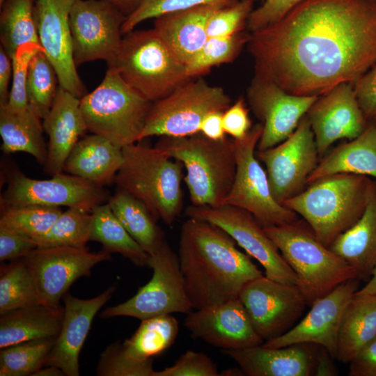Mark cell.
<instances>
[{
	"instance_id": "1",
	"label": "cell",
	"mask_w": 376,
	"mask_h": 376,
	"mask_svg": "<svg viewBox=\"0 0 376 376\" xmlns=\"http://www.w3.org/2000/svg\"><path fill=\"white\" fill-rule=\"evenodd\" d=\"M247 42L255 76L320 97L376 64V0H304Z\"/></svg>"
},
{
	"instance_id": "2",
	"label": "cell",
	"mask_w": 376,
	"mask_h": 376,
	"mask_svg": "<svg viewBox=\"0 0 376 376\" xmlns=\"http://www.w3.org/2000/svg\"><path fill=\"white\" fill-rule=\"evenodd\" d=\"M236 244L225 231L206 221L188 217L182 224L178 256L193 308L237 299L247 283L263 276Z\"/></svg>"
},
{
	"instance_id": "3",
	"label": "cell",
	"mask_w": 376,
	"mask_h": 376,
	"mask_svg": "<svg viewBox=\"0 0 376 376\" xmlns=\"http://www.w3.org/2000/svg\"><path fill=\"white\" fill-rule=\"evenodd\" d=\"M376 181L352 173L320 178L283 205L300 215L329 247L363 214Z\"/></svg>"
},
{
	"instance_id": "4",
	"label": "cell",
	"mask_w": 376,
	"mask_h": 376,
	"mask_svg": "<svg viewBox=\"0 0 376 376\" xmlns=\"http://www.w3.org/2000/svg\"><path fill=\"white\" fill-rule=\"evenodd\" d=\"M156 147L185 167L191 205L224 204L236 171L233 139L214 141L199 132L181 137L161 136Z\"/></svg>"
},
{
	"instance_id": "5",
	"label": "cell",
	"mask_w": 376,
	"mask_h": 376,
	"mask_svg": "<svg viewBox=\"0 0 376 376\" xmlns=\"http://www.w3.org/2000/svg\"><path fill=\"white\" fill-rule=\"evenodd\" d=\"M137 143L122 148L123 162L114 182L141 201L157 220L171 225L183 205L182 165L156 146Z\"/></svg>"
},
{
	"instance_id": "6",
	"label": "cell",
	"mask_w": 376,
	"mask_h": 376,
	"mask_svg": "<svg viewBox=\"0 0 376 376\" xmlns=\"http://www.w3.org/2000/svg\"><path fill=\"white\" fill-rule=\"evenodd\" d=\"M107 62L109 69L151 102L166 97L191 79L186 65L154 29L125 34L118 50Z\"/></svg>"
},
{
	"instance_id": "7",
	"label": "cell",
	"mask_w": 376,
	"mask_h": 376,
	"mask_svg": "<svg viewBox=\"0 0 376 376\" xmlns=\"http://www.w3.org/2000/svg\"><path fill=\"white\" fill-rule=\"evenodd\" d=\"M265 230L297 275V286L307 304L311 305L342 283L358 278L351 265L316 238L304 220Z\"/></svg>"
},
{
	"instance_id": "8",
	"label": "cell",
	"mask_w": 376,
	"mask_h": 376,
	"mask_svg": "<svg viewBox=\"0 0 376 376\" xmlns=\"http://www.w3.org/2000/svg\"><path fill=\"white\" fill-rule=\"evenodd\" d=\"M152 104L109 68L100 84L80 98L88 132L121 148L141 141Z\"/></svg>"
},
{
	"instance_id": "9",
	"label": "cell",
	"mask_w": 376,
	"mask_h": 376,
	"mask_svg": "<svg viewBox=\"0 0 376 376\" xmlns=\"http://www.w3.org/2000/svg\"><path fill=\"white\" fill-rule=\"evenodd\" d=\"M230 105L224 90L194 77L166 97L152 102L141 141L152 136L181 137L200 132L201 124L210 112H224Z\"/></svg>"
},
{
	"instance_id": "10",
	"label": "cell",
	"mask_w": 376,
	"mask_h": 376,
	"mask_svg": "<svg viewBox=\"0 0 376 376\" xmlns=\"http://www.w3.org/2000/svg\"><path fill=\"white\" fill-rule=\"evenodd\" d=\"M148 266L150 280L128 300L108 307L100 316L132 317L141 320L173 313H189L193 308L186 291L178 256L165 240L152 254Z\"/></svg>"
},
{
	"instance_id": "11",
	"label": "cell",
	"mask_w": 376,
	"mask_h": 376,
	"mask_svg": "<svg viewBox=\"0 0 376 376\" xmlns=\"http://www.w3.org/2000/svg\"><path fill=\"white\" fill-rule=\"evenodd\" d=\"M262 132L263 125L258 123L243 139H233L236 171L224 204L250 212L266 228L299 219L295 212L276 201L272 194L267 173L255 154Z\"/></svg>"
},
{
	"instance_id": "12",
	"label": "cell",
	"mask_w": 376,
	"mask_h": 376,
	"mask_svg": "<svg viewBox=\"0 0 376 376\" xmlns=\"http://www.w3.org/2000/svg\"><path fill=\"white\" fill-rule=\"evenodd\" d=\"M185 214L189 218L206 221L225 231L262 265L267 278L283 283L298 285L297 275L265 228L250 212L226 204L218 207L191 205Z\"/></svg>"
},
{
	"instance_id": "13",
	"label": "cell",
	"mask_w": 376,
	"mask_h": 376,
	"mask_svg": "<svg viewBox=\"0 0 376 376\" xmlns=\"http://www.w3.org/2000/svg\"><path fill=\"white\" fill-rule=\"evenodd\" d=\"M109 197L103 187L67 173L52 175L47 180H38L14 170L8 173L7 187L1 195L0 207L65 206L91 212L108 201Z\"/></svg>"
},
{
	"instance_id": "14",
	"label": "cell",
	"mask_w": 376,
	"mask_h": 376,
	"mask_svg": "<svg viewBox=\"0 0 376 376\" xmlns=\"http://www.w3.org/2000/svg\"><path fill=\"white\" fill-rule=\"evenodd\" d=\"M179 331L171 314L141 320L133 335L108 346L101 354L97 373L101 376H154V357L170 347Z\"/></svg>"
},
{
	"instance_id": "15",
	"label": "cell",
	"mask_w": 376,
	"mask_h": 376,
	"mask_svg": "<svg viewBox=\"0 0 376 376\" xmlns=\"http://www.w3.org/2000/svg\"><path fill=\"white\" fill-rule=\"evenodd\" d=\"M256 157L266 167L272 194L276 201L283 205L301 192L320 157L306 114L290 136L274 147L258 150Z\"/></svg>"
},
{
	"instance_id": "16",
	"label": "cell",
	"mask_w": 376,
	"mask_h": 376,
	"mask_svg": "<svg viewBox=\"0 0 376 376\" xmlns=\"http://www.w3.org/2000/svg\"><path fill=\"white\" fill-rule=\"evenodd\" d=\"M22 260L32 274L40 303L58 308L72 284L90 275L97 264L111 260V253L91 252L86 246L36 247Z\"/></svg>"
},
{
	"instance_id": "17",
	"label": "cell",
	"mask_w": 376,
	"mask_h": 376,
	"mask_svg": "<svg viewBox=\"0 0 376 376\" xmlns=\"http://www.w3.org/2000/svg\"><path fill=\"white\" fill-rule=\"evenodd\" d=\"M107 0H77L70 13V30L76 66L108 61L118 50L126 18Z\"/></svg>"
},
{
	"instance_id": "18",
	"label": "cell",
	"mask_w": 376,
	"mask_h": 376,
	"mask_svg": "<svg viewBox=\"0 0 376 376\" xmlns=\"http://www.w3.org/2000/svg\"><path fill=\"white\" fill-rule=\"evenodd\" d=\"M238 298L255 331L265 341L288 331L307 304L297 285L280 283L264 275L247 283Z\"/></svg>"
},
{
	"instance_id": "19",
	"label": "cell",
	"mask_w": 376,
	"mask_h": 376,
	"mask_svg": "<svg viewBox=\"0 0 376 376\" xmlns=\"http://www.w3.org/2000/svg\"><path fill=\"white\" fill-rule=\"evenodd\" d=\"M247 97L263 125L257 148L264 150L290 136L319 97L292 95L275 83L254 76L247 90Z\"/></svg>"
},
{
	"instance_id": "20",
	"label": "cell",
	"mask_w": 376,
	"mask_h": 376,
	"mask_svg": "<svg viewBox=\"0 0 376 376\" xmlns=\"http://www.w3.org/2000/svg\"><path fill=\"white\" fill-rule=\"evenodd\" d=\"M359 279L338 285L313 302L306 315L295 327L263 345L278 348L296 344H313L326 349L336 359L339 329L344 311L359 289Z\"/></svg>"
},
{
	"instance_id": "21",
	"label": "cell",
	"mask_w": 376,
	"mask_h": 376,
	"mask_svg": "<svg viewBox=\"0 0 376 376\" xmlns=\"http://www.w3.org/2000/svg\"><path fill=\"white\" fill-rule=\"evenodd\" d=\"M76 1L36 0L34 17L40 44L57 72L58 85L81 98L85 88L73 58L69 22Z\"/></svg>"
},
{
	"instance_id": "22",
	"label": "cell",
	"mask_w": 376,
	"mask_h": 376,
	"mask_svg": "<svg viewBox=\"0 0 376 376\" xmlns=\"http://www.w3.org/2000/svg\"><path fill=\"white\" fill-rule=\"evenodd\" d=\"M306 116L320 157L335 141L359 136L368 124L350 83L340 84L320 96Z\"/></svg>"
},
{
	"instance_id": "23",
	"label": "cell",
	"mask_w": 376,
	"mask_h": 376,
	"mask_svg": "<svg viewBox=\"0 0 376 376\" xmlns=\"http://www.w3.org/2000/svg\"><path fill=\"white\" fill-rule=\"evenodd\" d=\"M184 325L194 337L224 350L264 343L239 298L190 312Z\"/></svg>"
},
{
	"instance_id": "24",
	"label": "cell",
	"mask_w": 376,
	"mask_h": 376,
	"mask_svg": "<svg viewBox=\"0 0 376 376\" xmlns=\"http://www.w3.org/2000/svg\"><path fill=\"white\" fill-rule=\"evenodd\" d=\"M111 286L100 295L87 299L65 294L61 328L45 366H55L67 376L79 375V357L94 317L115 291Z\"/></svg>"
},
{
	"instance_id": "25",
	"label": "cell",
	"mask_w": 376,
	"mask_h": 376,
	"mask_svg": "<svg viewBox=\"0 0 376 376\" xmlns=\"http://www.w3.org/2000/svg\"><path fill=\"white\" fill-rule=\"evenodd\" d=\"M42 120L49 137L45 170L55 175L63 172L72 148L88 132L80 109V98L59 86L53 104Z\"/></svg>"
},
{
	"instance_id": "26",
	"label": "cell",
	"mask_w": 376,
	"mask_h": 376,
	"mask_svg": "<svg viewBox=\"0 0 376 376\" xmlns=\"http://www.w3.org/2000/svg\"><path fill=\"white\" fill-rule=\"evenodd\" d=\"M313 344L270 348L263 345L224 352L249 376H309L314 375L317 352Z\"/></svg>"
},
{
	"instance_id": "27",
	"label": "cell",
	"mask_w": 376,
	"mask_h": 376,
	"mask_svg": "<svg viewBox=\"0 0 376 376\" xmlns=\"http://www.w3.org/2000/svg\"><path fill=\"white\" fill-rule=\"evenodd\" d=\"M225 6L206 4L166 14L155 18L154 29L186 65L208 38L206 29L209 18L217 10Z\"/></svg>"
},
{
	"instance_id": "28",
	"label": "cell",
	"mask_w": 376,
	"mask_h": 376,
	"mask_svg": "<svg viewBox=\"0 0 376 376\" xmlns=\"http://www.w3.org/2000/svg\"><path fill=\"white\" fill-rule=\"evenodd\" d=\"M123 162V150L94 134L82 136L68 155L63 172L103 187L114 182Z\"/></svg>"
},
{
	"instance_id": "29",
	"label": "cell",
	"mask_w": 376,
	"mask_h": 376,
	"mask_svg": "<svg viewBox=\"0 0 376 376\" xmlns=\"http://www.w3.org/2000/svg\"><path fill=\"white\" fill-rule=\"evenodd\" d=\"M368 281L376 263V182L361 217L329 246Z\"/></svg>"
},
{
	"instance_id": "30",
	"label": "cell",
	"mask_w": 376,
	"mask_h": 376,
	"mask_svg": "<svg viewBox=\"0 0 376 376\" xmlns=\"http://www.w3.org/2000/svg\"><path fill=\"white\" fill-rule=\"evenodd\" d=\"M352 173L376 179V125L368 123L357 138L324 155L307 180L312 182L332 174Z\"/></svg>"
},
{
	"instance_id": "31",
	"label": "cell",
	"mask_w": 376,
	"mask_h": 376,
	"mask_svg": "<svg viewBox=\"0 0 376 376\" xmlns=\"http://www.w3.org/2000/svg\"><path fill=\"white\" fill-rule=\"evenodd\" d=\"M63 307L36 304L1 315L0 348L32 340L56 338L62 325Z\"/></svg>"
},
{
	"instance_id": "32",
	"label": "cell",
	"mask_w": 376,
	"mask_h": 376,
	"mask_svg": "<svg viewBox=\"0 0 376 376\" xmlns=\"http://www.w3.org/2000/svg\"><path fill=\"white\" fill-rule=\"evenodd\" d=\"M376 338V295L355 294L347 304L341 320L336 359L350 363L358 352Z\"/></svg>"
},
{
	"instance_id": "33",
	"label": "cell",
	"mask_w": 376,
	"mask_h": 376,
	"mask_svg": "<svg viewBox=\"0 0 376 376\" xmlns=\"http://www.w3.org/2000/svg\"><path fill=\"white\" fill-rule=\"evenodd\" d=\"M41 120L30 107L13 111L0 107L1 150L5 154L28 153L44 166L47 160V146L43 136L45 131Z\"/></svg>"
},
{
	"instance_id": "34",
	"label": "cell",
	"mask_w": 376,
	"mask_h": 376,
	"mask_svg": "<svg viewBox=\"0 0 376 376\" xmlns=\"http://www.w3.org/2000/svg\"><path fill=\"white\" fill-rule=\"evenodd\" d=\"M107 203L132 237L150 255L166 240L157 219L147 207L128 192L119 189Z\"/></svg>"
},
{
	"instance_id": "35",
	"label": "cell",
	"mask_w": 376,
	"mask_h": 376,
	"mask_svg": "<svg viewBox=\"0 0 376 376\" xmlns=\"http://www.w3.org/2000/svg\"><path fill=\"white\" fill-rule=\"evenodd\" d=\"M90 240L100 243L103 250L117 253L139 267L148 266L149 256L132 237L105 203L92 212Z\"/></svg>"
},
{
	"instance_id": "36",
	"label": "cell",
	"mask_w": 376,
	"mask_h": 376,
	"mask_svg": "<svg viewBox=\"0 0 376 376\" xmlns=\"http://www.w3.org/2000/svg\"><path fill=\"white\" fill-rule=\"evenodd\" d=\"M35 1L4 0L1 6V46L11 58L21 45L33 42L40 45L35 22Z\"/></svg>"
},
{
	"instance_id": "37",
	"label": "cell",
	"mask_w": 376,
	"mask_h": 376,
	"mask_svg": "<svg viewBox=\"0 0 376 376\" xmlns=\"http://www.w3.org/2000/svg\"><path fill=\"white\" fill-rule=\"evenodd\" d=\"M0 315L29 305L40 304L37 288L22 258L1 266Z\"/></svg>"
},
{
	"instance_id": "38",
	"label": "cell",
	"mask_w": 376,
	"mask_h": 376,
	"mask_svg": "<svg viewBox=\"0 0 376 376\" xmlns=\"http://www.w3.org/2000/svg\"><path fill=\"white\" fill-rule=\"evenodd\" d=\"M92 223V212L70 207L45 233L33 240L37 247H86L91 241Z\"/></svg>"
},
{
	"instance_id": "39",
	"label": "cell",
	"mask_w": 376,
	"mask_h": 376,
	"mask_svg": "<svg viewBox=\"0 0 376 376\" xmlns=\"http://www.w3.org/2000/svg\"><path fill=\"white\" fill-rule=\"evenodd\" d=\"M57 72L43 50L31 58L26 78V95L29 107L42 120L49 113L58 86Z\"/></svg>"
},
{
	"instance_id": "40",
	"label": "cell",
	"mask_w": 376,
	"mask_h": 376,
	"mask_svg": "<svg viewBox=\"0 0 376 376\" xmlns=\"http://www.w3.org/2000/svg\"><path fill=\"white\" fill-rule=\"evenodd\" d=\"M55 340L36 339L1 349L0 376H33L45 365Z\"/></svg>"
},
{
	"instance_id": "41",
	"label": "cell",
	"mask_w": 376,
	"mask_h": 376,
	"mask_svg": "<svg viewBox=\"0 0 376 376\" xmlns=\"http://www.w3.org/2000/svg\"><path fill=\"white\" fill-rule=\"evenodd\" d=\"M59 207L26 205L1 209L0 226L34 239L45 233L62 213Z\"/></svg>"
},
{
	"instance_id": "42",
	"label": "cell",
	"mask_w": 376,
	"mask_h": 376,
	"mask_svg": "<svg viewBox=\"0 0 376 376\" xmlns=\"http://www.w3.org/2000/svg\"><path fill=\"white\" fill-rule=\"evenodd\" d=\"M248 38L242 32L228 37L208 38L186 65L187 75L191 78L197 77L213 66L233 61Z\"/></svg>"
},
{
	"instance_id": "43",
	"label": "cell",
	"mask_w": 376,
	"mask_h": 376,
	"mask_svg": "<svg viewBox=\"0 0 376 376\" xmlns=\"http://www.w3.org/2000/svg\"><path fill=\"white\" fill-rule=\"evenodd\" d=\"M237 0H141L137 7L126 16L122 25L125 35L134 29L141 22L151 18L185 10L201 5L219 3L230 5Z\"/></svg>"
},
{
	"instance_id": "44",
	"label": "cell",
	"mask_w": 376,
	"mask_h": 376,
	"mask_svg": "<svg viewBox=\"0 0 376 376\" xmlns=\"http://www.w3.org/2000/svg\"><path fill=\"white\" fill-rule=\"evenodd\" d=\"M40 50H43L40 45L28 42L15 52L12 57V85L8 103L4 106L8 110L20 111L29 107L26 88L28 70L31 58Z\"/></svg>"
},
{
	"instance_id": "45",
	"label": "cell",
	"mask_w": 376,
	"mask_h": 376,
	"mask_svg": "<svg viewBox=\"0 0 376 376\" xmlns=\"http://www.w3.org/2000/svg\"><path fill=\"white\" fill-rule=\"evenodd\" d=\"M252 10L253 0H237L217 10L207 21V37H228L242 32Z\"/></svg>"
},
{
	"instance_id": "46",
	"label": "cell",
	"mask_w": 376,
	"mask_h": 376,
	"mask_svg": "<svg viewBox=\"0 0 376 376\" xmlns=\"http://www.w3.org/2000/svg\"><path fill=\"white\" fill-rule=\"evenodd\" d=\"M217 365L201 352L188 350L170 367L155 371L154 376H217Z\"/></svg>"
},
{
	"instance_id": "47",
	"label": "cell",
	"mask_w": 376,
	"mask_h": 376,
	"mask_svg": "<svg viewBox=\"0 0 376 376\" xmlns=\"http://www.w3.org/2000/svg\"><path fill=\"white\" fill-rule=\"evenodd\" d=\"M303 1L264 0L260 6L251 13L247 20L248 29L253 32L276 22Z\"/></svg>"
},
{
	"instance_id": "48",
	"label": "cell",
	"mask_w": 376,
	"mask_h": 376,
	"mask_svg": "<svg viewBox=\"0 0 376 376\" xmlns=\"http://www.w3.org/2000/svg\"><path fill=\"white\" fill-rule=\"evenodd\" d=\"M222 121L226 134L233 139H242L246 136L252 127L249 109L243 98H239L224 111Z\"/></svg>"
},
{
	"instance_id": "49",
	"label": "cell",
	"mask_w": 376,
	"mask_h": 376,
	"mask_svg": "<svg viewBox=\"0 0 376 376\" xmlns=\"http://www.w3.org/2000/svg\"><path fill=\"white\" fill-rule=\"evenodd\" d=\"M359 105L368 122L376 117V64L354 83Z\"/></svg>"
},
{
	"instance_id": "50",
	"label": "cell",
	"mask_w": 376,
	"mask_h": 376,
	"mask_svg": "<svg viewBox=\"0 0 376 376\" xmlns=\"http://www.w3.org/2000/svg\"><path fill=\"white\" fill-rule=\"evenodd\" d=\"M33 240L0 226V260L22 258L36 248Z\"/></svg>"
},
{
	"instance_id": "51",
	"label": "cell",
	"mask_w": 376,
	"mask_h": 376,
	"mask_svg": "<svg viewBox=\"0 0 376 376\" xmlns=\"http://www.w3.org/2000/svg\"><path fill=\"white\" fill-rule=\"evenodd\" d=\"M349 363L350 376H376V338L363 347Z\"/></svg>"
},
{
	"instance_id": "52",
	"label": "cell",
	"mask_w": 376,
	"mask_h": 376,
	"mask_svg": "<svg viewBox=\"0 0 376 376\" xmlns=\"http://www.w3.org/2000/svg\"><path fill=\"white\" fill-rule=\"evenodd\" d=\"M223 113L222 111H212L208 113L201 124L199 132L214 141L226 138L222 121Z\"/></svg>"
},
{
	"instance_id": "53",
	"label": "cell",
	"mask_w": 376,
	"mask_h": 376,
	"mask_svg": "<svg viewBox=\"0 0 376 376\" xmlns=\"http://www.w3.org/2000/svg\"><path fill=\"white\" fill-rule=\"evenodd\" d=\"M13 75L12 58L4 49L0 47V107L7 104L10 91L9 84Z\"/></svg>"
},
{
	"instance_id": "54",
	"label": "cell",
	"mask_w": 376,
	"mask_h": 376,
	"mask_svg": "<svg viewBox=\"0 0 376 376\" xmlns=\"http://www.w3.org/2000/svg\"><path fill=\"white\" fill-rule=\"evenodd\" d=\"M317 352L314 375L318 376H332L336 375V367L332 362L334 359L328 351L322 347Z\"/></svg>"
},
{
	"instance_id": "55",
	"label": "cell",
	"mask_w": 376,
	"mask_h": 376,
	"mask_svg": "<svg viewBox=\"0 0 376 376\" xmlns=\"http://www.w3.org/2000/svg\"><path fill=\"white\" fill-rule=\"evenodd\" d=\"M356 294L376 295V263L372 272L370 278L367 281V283L361 289H358Z\"/></svg>"
},
{
	"instance_id": "56",
	"label": "cell",
	"mask_w": 376,
	"mask_h": 376,
	"mask_svg": "<svg viewBox=\"0 0 376 376\" xmlns=\"http://www.w3.org/2000/svg\"><path fill=\"white\" fill-rule=\"evenodd\" d=\"M113 4L119 10L130 12L133 11L141 0H107ZM129 13V14H130Z\"/></svg>"
},
{
	"instance_id": "57",
	"label": "cell",
	"mask_w": 376,
	"mask_h": 376,
	"mask_svg": "<svg viewBox=\"0 0 376 376\" xmlns=\"http://www.w3.org/2000/svg\"><path fill=\"white\" fill-rule=\"evenodd\" d=\"M36 371L33 376H63L65 375L64 372L55 366H45Z\"/></svg>"
},
{
	"instance_id": "58",
	"label": "cell",
	"mask_w": 376,
	"mask_h": 376,
	"mask_svg": "<svg viewBox=\"0 0 376 376\" xmlns=\"http://www.w3.org/2000/svg\"><path fill=\"white\" fill-rule=\"evenodd\" d=\"M4 0H0V6H1L3 3Z\"/></svg>"
},
{
	"instance_id": "59",
	"label": "cell",
	"mask_w": 376,
	"mask_h": 376,
	"mask_svg": "<svg viewBox=\"0 0 376 376\" xmlns=\"http://www.w3.org/2000/svg\"><path fill=\"white\" fill-rule=\"evenodd\" d=\"M372 121H373L376 125V117H375L374 119Z\"/></svg>"
},
{
	"instance_id": "60",
	"label": "cell",
	"mask_w": 376,
	"mask_h": 376,
	"mask_svg": "<svg viewBox=\"0 0 376 376\" xmlns=\"http://www.w3.org/2000/svg\"><path fill=\"white\" fill-rule=\"evenodd\" d=\"M262 1H264V0H262Z\"/></svg>"
}]
</instances>
